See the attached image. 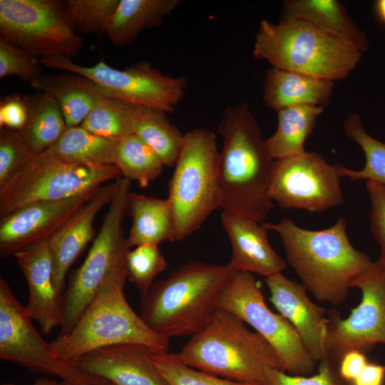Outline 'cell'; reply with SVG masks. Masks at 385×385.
Returning a JSON list of instances; mask_svg holds the SVG:
<instances>
[{"instance_id":"1","label":"cell","mask_w":385,"mask_h":385,"mask_svg":"<svg viewBox=\"0 0 385 385\" xmlns=\"http://www.w3.org/2000/svg\"><path fill=\"white\" fill-rule=\"evenodd\" d=\"M217 131L223 140L218 160L220 209L262 222L274 207L269 188L274 160L249 105L227 106Z\"/></svg>"},{"instance_id":"2","label":"cell","mask_w":385,"mask_h":385,"mask_svg":"<svg viewBox=\"0 0 385 385\" xmlns=\"http://www.w3.org/2000/svg\"><path fill=\"white\" fill-rule=\"evenodd\" d=\"M263 225L280 236L287 262L319 302L342 303L355 279L373 262L351 245L343 217L320 230L302 228L289 218Z\"/></svg>"},{"instance_id":"3","label":"cell","mask_w":385,"mask_h":385,"mask_svg":"<svg viewBox=\"0 0 385 385\" xmlns=\"http://www.w3.org/2000/svg\"><path fill=\"white\" fill-rule=\"evenodd\" d=\"M237 270L230 263L190 261L141 295L140 317L156 334L170 340L192 336L218 309L222 293Z\"/></svg>"},{"instance_id":"4","label":"cell","mask_w":385,"mask_h":385,"mask_svg":"<svg viewBox=\"0 0 385 385\" xmlns=\"http://www.w3.org/2000/svg\"><path fill=\"white\" fill-rule=\"evenodd\" d=\"M127 252L113 265L73 329L49 343L59 359L74 364L93 350L117 344H139L153 351H168L169 340L154 332L125 299Z\"/></svg>"},{"instance_id":"5","label":"cell","mask_w":385,"mask_h":385,"mask_svg":"<svg viewBox=\"0 0 385 385\" xmlns=\"http://www.w3.org/2000/svg\"><path fill=\"white\" fill-rule=\"evenodd\" d=\"M176 354L192 368L240 383L260 385L267 368L280 369L272 346L238 317L221 309Z\"/></svg>"},{"instance_id":"6","label":"cell","mask_w":385,"mask_h":385,"mask_svg":"<svg viewBox=\"0 0 385 385\" xmlns=\"http://www.w3.org/2000/svg\"><path fill=\"white\" fill-rule=\"evenodd\" d=\"M252 55L272 66L335 81L353 71L362 53L342 39L304 21L262 20Z\"/></svg>"},{"instance_id":"7","label":"cell","mask_w":385,"mask_h":385,"mask_svg":"<svg viewBox=\"0 0 385 385\" xmlns=\"http://www.w3.org/2000/svg\"><path fill=\"white\" fill-rule=\"evenodd\" d=\"M219 151L215 134L196 128L184 136L168 186L176 241L198 230L221 205Z\"/></svg>"},{"instance_id":"8","label":"cell","mask_w":385,"mask_h":385,"mask_svg":"<svg viewBox=\"0 0 385 385\" xmlns=\"http://www.w3.org/2000/svg\"><path fill=\"white\" fill-rule=\"evenodd\" d=\"M120 177L115 165L86 166L34 156L0 186L1 217L34 202L63 200L98 189Z\"/></svg>"},{"instance_id":"9","label":"cell","mask_w":385,"mask_h":385,"mask_svg":"<svg viewBox=\"0 0 385 385\" xmlns=\"http://www.w3.org/2000/svg\"><path fill=\"white\" fill-rule=\"evenodd\" d=\"M101 227L81 267L70 279L63 297V319L59 335L68 334L90 304L118 259L130 248L123 229L131 181L120 177Z\"/></svg>"},{"instance_id":"10","label":"cell","mask_w":385,"mask_h":385,"mask_svg":"<svg viewBox=\"0 0 385 385\" xmlns=\"http://www.w3.org/2000/svg\"><path fill=\"white\" fill-rule=\"evenodd\" d=\"M218 309L238 317L262 336L275 351L280 370L292 375L314 374L317 363L292 324L267 307L253 274L235 272L222 293Z\"/></svg>"},{"instance_id":"11","label":"cell","mask_w":385,"mask_h":385,"mask_svg":"<svg viewBox=\"0 0 385 385\" xmlns=\"http://www.w3.org/2000/svg\"><path fill=\"white\" fill-rule=\"evenodd\" d=\"M40 62L43 66L89 78L106 96L165 113L175 111L185 96L187 85L185 77L165 75L145 61L123 70L113 68L103 61L92 66H81L63 56L41 58Z\"/></svg>"},{"instance_id":"12","label":"cell","mask_w":385,"mask_h":385,"mask_svg":"<svg viewBox=\"0 0 385 385\" xmlns=\"http://www.w3.org/2000/svg\"><path fill=\"white\" fill-rule=\"evenodd\" d=\"M1 37L36 58H71L83 48L69 27L62 1L0 0Z\"/></svg>"},{"instance_id":"13","label":"cell","mask_w":385,"mask_h":385,"mask_svg":"<svg viewBox=\"0 0 385 385\" xmlns=\"http://www.w3.org/2000/svg\"><path fill=\"white\" fill-rule=\"evenodd\" d=\"M4 277H0V358L69 385H105L76 364L59 359L40 336Z\"/></svg>"},{"instance_id":"14","label":"cell","mask_w":385,"mask_h":385,"mask_svg":"<svg viewBox=\"0 0 385 385\" xmlns=\"http://www.w3.org/2000/svg\"><path fill=\"white\" fill-rule=\"evenodd\" d=\"M340 178L337 164L306 151L274 160L269 196L284 209L322 212L343 204Z\"/></svg>"},{"instance_id":"15","label":"cell","mask_w":385,"mask_h":385,"mask_svg":"<svg viewBox=\"0 0 385 385\" xmlns=\"http://www.w3.org/2000/svg\"><path fill=\"white\" fill-rule=\"evenodd\" d=\"M351 287L361 292L359 305L344 319L336 309L328 313L326 350L337 363L349 351L366 353L377 344H385V264L379 259L373 262Z\"/></svg>"},{"instance_id":"16","label":"cell","mask_w":385,"mask_h":385,"mask_svg":"<svg viewBox=\"0 0 385 385\" xmlns=\"http://www.w3.org/2000/svg\"><path fill=\"white\" fill-rule=\"evenodd\" d=\"M98 188L63 200L34 202L1 217V257L14 256L34 243L48 240Z\"/></svg>"},{"instance_id":"17","label":"cell","mask_w":385,"mask_h":385,"mask_svg":"<svg viewBox=\"0 0 385 385\" xmlns=\"http://www.w3.org/2000/svg\"><path fill=\"white\" fill-rule=\"evenodd\" d=\"M270 292V300L294 328L312 359L316 362L328 358L326 337L329 317L327 310L313 302L306 287L287 278L282 272L265 277Z\"/></svg>"},{"instance_id":"18","label":"cell","mask_w":385,"mask_h":385,"mask_svg":"<svg viewBox=\"0 0 385 385\" xmlns=\"http://www.w3.org/2000/svg\"><path fill=\"white\" fill-rule=\"evenodd\" d=\"M149 348L117 344L93 350L75 363L105 385H169L149 358Z\"/></svg>"},{"instance_id":"19","label":"cell","mask_w":385,"mask_h":385,"mask_svg":"<svg viewBox=\"0 0 385 385\" xmlns=\"http://www.w3.org/2000/svg\"><path fill=\"white\" fill-rule=\"evenodd\" d=\"M48 240L34 243L14 254L29 287V300L24 307L27 316L36 322L43 334L61 327L63 296L53 282V262Z\"/></svg>"},{"instance_id":"20","label":"cell","mask_w":385,"mask_h":385,"mask_svg":"<svg viewBox=\"0 0 385 385\" xmlns=\"http://www.w3.org/2000/svg\"><path fill=\"white\" fill-rule=\"evenodd\" d=\"M115 180L100 187L48 240L53 262V282L61 295L69 268L93 239L95 219L110 203L116 188Z\"/></svg>"},{"instance_id":"21","label":"cell","mask_w":385,"mask_h":385,"mask_svg":"<svg viewBox=\"0 0 385 385\" xmlns=\"http://www.w3.org/2000/svg\"><path fill=\"white\" fill-rule=\"evenodd\" d=\"M220 220L230 242L229 262L237 271L267 277L286 268L284 260L272 247L263 223L227 212H222Z\"/></svg>"},{"instance_id":"22","label":"cell","mask_w":385,"mask_h":385,"mask_svg":"<svg viewBox=\"0 0 385 385\" xmlns=\"http://www.w3.org/2000/svg\"><path fill=\"white\" fill-rule=\"evenodd\" d=\"M334 88L333 81L272 67L265 77L263 101L276 112L297 106L324 107L329 103Z\"/></svg>"},{"instance_id":"23","label":"cell","mask_w":385,"mask_h":385,"mask_svg":"<svg viewBox=\"0 0 385 385\" xmlns=\"http://www.w3.org/2000/svg\"><path fill=\"white\" fill-rule=\"evenodd\" d=\"M304 21L332 34L360 52L366 51L368 38L337 0H286L279 21Z\"/></svg>"},{"instance_id":"24","label":"cell","mask_w":385,"mask_h":385,"mask_svg":"<svg viewBox=\"0 0 385 385\" xmlns=\"http://www.w3.org/2000/svg\"><path fill=\"white\" fill-rule=\"evenodd\" d=\"M31 86L57 102L68 127L81 125L106 96L89 78L78 73L42 75Z\"/></svg>"},{"instance_id":"25","label":"cell","mask_w":385,"mask_h":385,"mask_svg":"<svg viewBox=\"0 0 385 385\" xmlns=\"http://www.w3.org/2000/svg\"><path fill=\"white\" fill-rule=\"evenodd\" d=\"M128 210L132 225L126 243L130 249L145 244L176 242L175 218L168 197L160 199L131 192Z\"/></svg>"},{"instance_id":"26","label":"cell","mask_w":385,"mask_h":385,"mask_svg":"<svg viewBox=\"0 0 385 385\" xmlns=\"http://www.w3.org/2000/svg\"><path fill=\"white\" fill-rule=\"evenodd\" d=\"M118 142L95 135L81 125L67 127L54 145L35 156L86 166L114 165Z\"/></svg>"},{"instance_id":"27","label":"cell","mask_w":385,"mask_h":385,"mask_svg":"<svg viewBox=\"0 0 385 385\" xmlns=\"http://www.w3.org/2000/svg\"><path fill=\"white\" fill-rule=\"evenodd\" d=\"M179 0H119L106 34L112 43L125 46L145 29L158 26Z\"/></svg>"},{"instance_id":"28","label":"cell","mask_w":385,"mask_h":385,"mask_svg":"<svg viewBox=\"0 0 385 385\" xmlns=\"http://www.w3.org/2000/svg\"><path fill=\"white\" fill-rule=\"evenodd\" d=\"M274 133L265 140V148L273 160L298 155L306 152L304 143L312 133L323 106H297L279 111Z\"/></svg>"},{"instance_id":"29","label":"cell","mask_w":385,"mask_h":385,"mask_svg":"<svg viewBox=\"0 0 385 385\" xmlns=\"http://www.w3.org/2000/svg\"><path fill=\"white\" fill-rule=\"evenodd\" d=\"M24 98L28 116L19 133L35 156L54 145L68 126L57 102L50 95L40 91Z\"/></svg>"},{"instance_id":"30","label":"cell","mask_w":385,"mask_h":385,"mask_svg":"<svg viewBox=\"0 0 385 385\" xmlns=\"http://www.w3.org/2000/svg\"><path fill=\"white\" fill-rule=\"evenodd\" d=\"M161 159L165 166L175 165L184 136L162 110L137 107L134 132Z\"/></svg>"},{"instance_id":"31","label":"cell","mask_w":385,"mask_h":385,"mask_svg":"<svg viewBox=\"0 0 385 385\" xmlns=\"http://www.w3.org/2000/svg\"><path fill=\"white\" fill-rule=\"evenodd\" d=\"M114 165L122 177L136 181L140 188L148 187L158 178L165 166L159 156L134 133L119 140Z\"/></svg>"},{"instance_id":"32","label":"cell","mask_w":385,"mask_h":385,"mask_svg":"<svg viewBox=\"0 0 385 385\" xmlns=\"http://www.w3.org/2000/svg\"><path fill=\"white\" fill-rule=\"evenodd\" d=\"M343 126L346 135L361 148L365 156V165L362 169L354 170L337 164L339 176L352 180L374 181L385 185V143L366 131L357 113L349 115Z\"/></svg>"},{"instance_id":"33","label":"cell","mask_w":385,"mask_h":385,"mask_svg":"<svg viewBox=\"0 0 385 385\" xmlns=\"http://www.w3.org/2000/svg\"><path fill=\"white\" fill-rule=\"evenodd\" d=\"M137 106L105 96L89 112L81 126L88 131L114 140L133 134Z\"/></svg>"},{"instance_id":"34","label":"cell","mask_w":385,"mask_h":385,"mask_svg":"<svg viewBox=\"0 0 385 385\" xmlns=\"http://www.w3.org/2000/svg\"><path fill=\"white\" fill-rule=\"evenodd\" d=\"M119 0L62 1L66 20L76 33L106 32Z\"/></svg>"},{"instance_id":"35","label":"cell","mask_w":385,"mask_h":385,"mask_svg":"<svg viewBox=\"0 0 385 385\" xmlns=\"http://www.w3.org/2000/svg\"><path fill=\"white\" fill-rule=\"evenodd\" d=\"M149 358L169 385H260L228 380L192 368L175 353L151 351Z\"/></svg>"},{"instance_id":"36","label":"cell","mask_w":385,"mask_h":385,"mask_svg":"<svg viewBox=\"0 0 385 385\" xmlns=\"http://www.w3.org/2000/svg\"><path fill=\"white\" fill-rule=\"evenodd\" d=\"M125 266L128 279L143 295L150 289L154 279L166 269L168 263L158 245L145 244L127 252Z\"/></svg>"},{"instance_id":"37","label":"cell","mask_w":385,"mask_h":385,"mask_svg":"<svg viewBox=\"0 0 385 385\" xmlns=\"http://www.w3.org/2000/svg\"><path fill=\"white\" fill-rule=\"evenodd\" d=\"M260 385H351L339 375L338 363L327 358L321 362L318 371L307 376L292 375L275 368H267Z\"/></svg>"},{"instance_id":"38","label":"cell","mask_w":385,"mask_h":385,"mask_svg":"<svg viewBox=\"0 0 385 385\" xmlns=\"http://www.w3.org/2000/svg\"><path fill=\"white\" fill-rule=\"evenodd\" d=\"M34 156L19 130L1 128L0 186L9 180Z\"/></svg>"},{"instance_id":"39","label":"cell","mask_w":385,"mask_h":385,"mask_svg":"<svg viewBox=\"0 0 385 385\" xmlns=\"http://www.w3.org/2000/svg\"><path fill=\"white\" fill-rule=\"evenodd\" d=\"M40 59L0 38V78L17 76L30 84L40 78Z\"/></svg>"},{"instance_id":"40","label":"cell","mask_w":385,"mask_h":385,"mask_svg":"<svg viewBox=\"0 0 385 385\" xmlns=\"http://www.w3.org/2000/svg\"><path fill=\"white\" fill-rule=\"evenodd\" d=\"M366 188L371 202V231L381 250L379 260L385 264V185L367 180Z\"/></svg>"},{"instance_id":"41","label":"cell","mask_w":385,"mask_h":385,"mask_svg":"<svg viewBox=\"0 0 385 385\" xmlns=\"http://www.w3.org/2000/svg\"><path fill=\"white\" fill-rule=\"evenodd\" d=\"M28 116L27 106L24 96L12 94L0 102V128L21 130Z\"/></svg>"},{"instance_id":"42","label":"cell","mask_w":385,"mask_h":385,"mask_svg":"<svg viewBox=\"0 0 385 385\" xmlns=\"http://www.w3.org/2000/svg\"><path fill=\"white\" fill-rule=\"evenodd\" d=\"M368 364L365 353L358 350L346 352L338 361V371L341 377L351 384Z\"/></svg>"},{"instance_id":"43","label":"cell","mask_w":385,"mask_h":385,"mask_svg":"<svg viewBox=\"0 0 385 385\" xmlns=\"http://www.w3.org/2000/svg\"><path fill=\"white\" fill-rule=\"evenodd\" d=\"M385 379V366L369 363L365 366L351 385H383Z\"/></svg>"},{"instance_id":"44","label":"cell","mask_w":385,"mask_h":385,"mask_svg":"<svg viewBox=\"0 0 385 385\" xmlns=\"http://www.w3.org/2000/svg\"><path fill=\"white\" fill-rule=\"evenodd\" d=\"M376 14L379 19L385 24V0H378L374 4Z\"/></svg>"},{"instance_id":"45","label":"cell","mask_w":385,"mask_h":385,"mask_svg":"<svg viewBox=\"0 0 385 385\" xmlns=\"http://www.w3.org/2000/svg\"><path fill=\"white\" fill-rule=\"evenodd\" d=\"M63 381L58 382L48 378H41L36 381L32 385H62ZM1 385H16L12 383H4Z\"/></svg>"},{"instance_id":"46","label":"cell","mask_w":385,"mask_h":385,"mask_svg":"<svg viewBox=\"0 0 385 385\" xmlns=\"http://www.w3.org/2000/svg\"><path fill=\"white\" fill-rule=\"evenodd\" d=\"M62 385H69V384H66V383H65V382L63 381Z\"/></svg>"}]
</instances>
